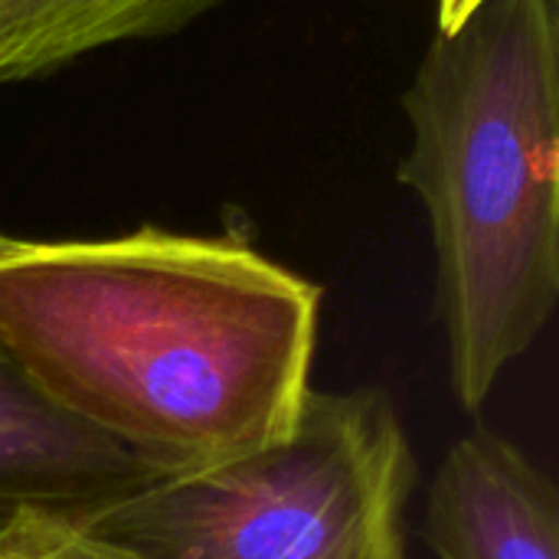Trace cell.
Segmentation results:
<instances>
[{"mask_svg": "<svg viewBox=\"0 0 559 559\" xmlns=\"http://www.w3.org/2000/svg\"><path fill=\"white\" fill-rule=\"evenodd\" d=\"M0 559H138L69 511H20L0 524Z\"/></svg>", "mask_w": 559, "mask_h": 559, "instance_id": "cell-7", "label": "cell"}, {"mask_svg": "<svg viewBox=\"0 0 559 559\" xmlns=\"http://www.w3.org/2000/svg\"><path fill=\"white\" fill-rule=\"evenodd\" d=\"M324 292L242 236L138 226L0 246V344L147 478L282 442L311 393Z\"/></svg>", "mask_w": 559, "mask_h": 559, "instance_id": "cell-1", "label": "cell"}, {"mask_svg": "<svg viewBox=\"0 0 559 559\" xmlns=\"http://www.w3.org/2000/svg\"><path fill=\"white\" fill-rule=\"evenodd\" d=\"M403 111L400 183L432 229L449 386L478 413L559 301L557 0H488L436 33Z\"/></svg>", "mask_w": 559, "mask_h": 559, "instance_id": "cell-2", "label": "cell"}, {"mask_svg": "<svg viewBox=\"0 0 559 559\" xmlns=\"http://www.w3.org/2000/svg\"><path fill=\"white\" fill-rule=\"evenodd\" d=\"M416 452L383 386L314 390L292 432L82 514L138 559H406Z\"/></svg>", "mask_w": 559, "mask_h": 559, "instance_id": "cell-3", "label": "cell"}, {"mask_svg": "<svg viewBox=\"0 0 559 559\" xmlns=\"http://www.w3.org/2000/svg\"><path fill=\"white\" fill-rule=\"evenodd\" d=\"M423 537L436 559H559L557 485L514 439L475 426L432 475Z\"/></svg>", "mask_w": 559, "mask_h": 559, "instance_id": "cell-4", "label": "cell"}, {"mask_svg": "<svg viewBox=\"0 0 559 559\" xmlns=\"http://www.w3.org/2000/svg\"><path fill=\"white\" fill-rule=\"evenodd\" d=\"M7 239H10V236H3V233H0V246H3V242H7Z\"/></svg>", "mask_w": 559, "mask_h": 559, "instance_id": "cell-9", "label": "cell"}, {"mask_svg": "<svg viewBox=\"0 0 559 559\" xmlns=\"http://www.w3.org/2000/svg\"><path fill=\"white\" fill-rule=\"evenodd\" d=\"M223 0H0V85L46 79L92 52L170 36Z\"/></svg>", "mask_w": 559, "mask_h": 559, "instance_id": "cell-6", "label": "cell"}, {"mask_svg": "<svg viewBox=\"0 0 559 559\" xmlns=\"http://www.w3.org/2000/svg\"><path fill=\"white\" fill-rule=\"evenodd\" d=\"M481 3H488V0H439V7H436V33H455Z\"/></svg>", "mask_w": 559, "mask_h": 559, "instance_id": "cell-8", "label": "cell"}, {"mask_svg": "<svg viewBox=\"0 0 559 559\" xmlns=\"http://www.w3.org/2000/svg\"><path fill=\"white\" fill-rule=\"evenodd\" d=\"M147 475L105 439L56 413L0 344V524L13 514H92Z\"/></svg>", "mask_w": 559, "mask_h": 559, "instance_id": "cell-5", "label": "cell"}]
</instances>
